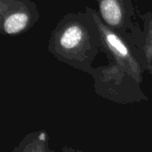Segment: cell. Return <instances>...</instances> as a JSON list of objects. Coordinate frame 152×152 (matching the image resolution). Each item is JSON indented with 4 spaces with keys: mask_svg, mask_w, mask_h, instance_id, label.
I'll list each match as a JSON object with an SVG mask.
<instances>
[{
    "mask_svg": "<svg viewBox=\"0 0 152 152\" xmlns=\"http://www.w3.org/2000/svg\"><path fill=\"white\" fill-rule=\"evenodd\" d=\"M47 50L59 61L92 75L102 45L90 6L84 12H68L58 21L50 33Z\"/></svg>",
    "mask_w": 152,
    "mask_h": 152,
    "instance_id": "obj_1",
    "label": "cell"
},
{
    "mask_svg": "<svg viewBox=\"0 0 152 152\" xmlns=\"http://www.w3.org/2000/svg\"><path fill=\"white\" fill-rule=\"evenodd\" d=\"M59 152H76V149L69 145H64Z\"/></svg>",
    "mask_w": 152,
    "mask_h": 152,
    "instance_id": "obj_8",
    "label": "cell"
},
{
    "mask_svg": "<svg viewBox=\"0 0 152 152\" xmlns=\"http://www.w3.org/2000/svg\"><path fill=\"white\" fill-rule=\"evenodd\" d=\"M12 152H56L51 148L50 138L45 130L32 131L25 134Z\"/></svg>",
    "mask_w": 152,
    "mask_h": 152,
    "instance_id": "obj_6",
    "label": "cell"
},
{
    "mask_svg": "<svg viewBox=\"0 0 152 152\" xmlns=\"http://www.w3.org/2000/svg\"><path fill=\"white\" fill-rule=\"evenodd\" d=\"M37 4L32 0H0V31L17 37L31 29L39 20Z\"/></svg>",
    "mask_w": 152,
    "mask_h": 152,
    "instance_id": "obj_5",
    "label": "cell"
},
{
    "mask_svg": "<svg viewBox=\"0 0 152 152\" xmlns=\"http://www.w3.org/2000/svg\"><path fill=\"white\" fill-rule=\"evenodd\" d=\"M76 152H86V151H82V150H78V149H76Z\"/></svg>",
    "mask_w": 152,
    "mask_h": 152,
    "instance_id": "obj_9",
    "label": "cell"
},
{
    "mask_svg": "<svg viewBox=\"0 0 152 152\" xmlns=\"http://www.w3.org/2000/svg\"><path fill=\"white\" fill-rule=\"evenodd\" d=\"M91 76L95 93L104 99L121 104L149 101L141 85L113 62L94 68Z\"/></svg>",
    "mask_w": 152,
    "mask_h": 152,
    "instance_id": "obj_3",
    "label": "cell"
},
{
    "mask_svg": "<svg viewBox=\"0 0 152 152\" xmlns=\"http://www.w3.org/2000/svg\"><path fill=\"white\" fill-rule=\"evenodd\" d=\"M95 1L98 5L97 12L103 22L140 49L142 40V27L137 20V12L133 1Z\"/></svg>",
    "mask_w": 152,
    "mask_h": 152,
    "instance_id": "obj_4",
    "label": "cell"
},
{
    "mask_svg": "<svg viewBox=\"0 0 152 152\" xmlns=\"http://www.w3.org/2000/svg\"><path fill=\"white\" fill-rule=\"evenodd\" d=\"M90 11L100 31L102 52L107 55L109 61L115 63L142 85L146 68L141 50L105 24L95 9L90 7Z\"/></svg>",
    "mask_w": 152,
    "mask_h": 152,
    "instance_id": "obj_2",
    "label": "cell"
},
{
    "mask_svg": "<svg viewBox=\"0 0 152 152\" xmlns=\"http://www.w3.org/2000/svg\"><path fill=\"white\" fill-rule=\"evenodd\" d=\"M141 18L142 20V40L140 50L146 72L152 75V11L143 13Z\"/></svg>",
    "mask_w": 152,
    "mask_h": 152,
    "instance_id": "obj_7",
    "label": "cell"
}]
</instances>
